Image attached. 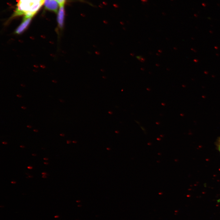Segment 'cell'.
Returning <instances> with one entry per match:
<instances>
[{"instance_id":"7c38bea8","label":"cell","mask_w":220,"mask_h":220,"mask_svg":"<svg viewBox=\"0 0 220 220\" xmlns=\"http://www.w3.org/2000/svg\"><path fill=\"white\" fill-rule=\"evenodd\" d=\"M43 159L45 160H48V159L46 158H43Z\"/></svg>"},{"instance_id":"d6986e66","label":"cell","mask_w":220,"mask_h":220,"mask_svg":"<svg viewBox=\"0 0 220 220\" xmlns=\"http://www.w3.org/2000/svg\"><path fill=\"white\" fill-rule=\"evenodd\" d=\"M32 155L33 156H35L36 155L35 154H32Z\"/></svg>"},{"instance_id":"e0dca14e","label":"cell","mask_w":220,"mask_h":220,"mask_svg":"<svg viewBox=\"0 0 220 220\" xmlns=\"http://www.w3.org/2000/svg\"><path fill=\"white\" fill-rule=\"evenodd\" d=\"M27 127H28V128H31V126H27Z\"/></svg>"},{"instance_id":"5b68a950","label":"cell","mask_w":220,"mask_h":220,"mask_svg":"<svg viewBox=\"0 0 220 220\" xmlns=\"http://www.w3.org/2000/svg\"><path fill=\"white\" fill-rule=\"evenodd\" d=\"M215 145L218 150L220 153V137L218 138L215 142Z\"/></svg>"},{"instance_id":"9c48e42d","label":"cell","mask_w":220,"mask_h":220,"mask_svg":"<svg viewBox=\"0 0 220 220\" xmlns=\"http://www.w3.org/2000/svg\"><path fill=\"white\" fill-rule=\"evenodd\" d=\"M11 183L12 184H15L16 183V182H15L13 181L11 182Z\"/></svg>"},{"instance_id":"603a6c76","label":"cell","mask_w":220,"mask_h":220,"mask_svg":"<svg viewBox=\"0 0 220 220\" xmlns=\"http://www.w3.org/2000/svg\"><path fill=\"white\" fill-rule=\"evenodd\" d=\"M28 177H32V176H30H30H29Z\"/></svg>"},{"instance_id":"2e32d148","label":"cell","mask_w":220,"mask_h":220,"mask_svg":"<svg viewBox=\"0 0 220 220\" xmlns=\"http://www.w3.org/2000/svg\"><path fill=\"white\" fill-rule=\"evenodd\" d=\"M21 108H23V109H25V108H25V107H23V106Z\"/></svg>"},{"instance_id":"277c9868","label":"cell","mask_w":220,"mask_h":220,"mask_svg":"<svg viewBox=\"0 0 220 220\" xmlns=\"http://www.w3.org/2000/svg\"><path fill=\"white\" fill-rule=\"evenodd\" d=\"M57 17V21L59 28L62 29L63 27L64 19V5L60 6Z\"/></svg>"},{"instance_id":"8fae6325","label":"cell","mask_w":220,"mask_h":220,"mask_svg":"<svg viewBox=\"0 0 220 220\" xmlns=\"http://www.w3.org/2000/svg\"><path fill=\"white\" fill-rule=\"evenodd\" d=\"M42 174H43V175H45V174H46V173L44 172H42Z\"/></svg>"},{"instance_id":"5bb4252c","label":"cell","mask_w":220,"mask_h":220,"mask_svg":"<svg viewBox=\"0 0 220 220\" xmlns=\"http://www.w3.org/2000/svg\"><path fill=\"white\" fill-rule=\"evenodd\" d=\"M17 97H21V96L20 95H17Z\"/></svg>"},{"instance_id":"ba28073f","label":"cell","mask_w":220,"mask_h":220,"mask_svg":"<svg viewBox=\"0 0 220 220\" xmlns=\"http://www.w3.org/2000/svg\"><path fill=\"white\" fill-rule=\"evenodd\" d=\"M42 177L43 178H46V176H45V175H43L42 176Z\"/></svg>"},{"instance_id":"3957f363","label":"cell","mask_w":220,"mask_h":220,"mask_svg":"<svg viewBox=\"0 0 220 220\" xmlns=\"http://www.w3.org/2000/svg\"><path fill=\"white\" fill-rule=\"evenodd\" d=\"M31 18L24 16L21 24L16 30L15 33L17 34H20L23 32L28 26Z\"/></svg>"},{"instance_id":"7a4b0ae2","label":"cell","mask_w":220,"mask_h":220,"mask_svg":"<svg viewBox=\"0 0 220 220\" xmlns=\"http://www.w3.org/2000/svg\"><path fill=\"white\" fill-rule=\"evenodd\" d=\"M44 5L46 9L57 13L58 4L56 0H44Z\"/></svg>"},{"instance_id":"30bf717a","label":"cell","mask_w":220,"mask_h":220,"mask_svg":"<svg viewBox=\"0 0 220 220\" xmlns=\"http://www.w3.org/2000/svg\"><path fill=\"white\" fill-rule=\"evenodd\" d=\"M2 143L3 144H7V143L6 142H2Z\"/></svg>"},{"instance_id":"44dd1931","label":"cell","mask_w":220,"mask_h":220,"mask_svg":"<svg viewBox=\"0 0 220 220\" xmlns=\"http://www.w3.org/2000/svg\"><path fill=\"white\" fill-rule=\"evenodd\" d=\"M218 202H220V199L218 200Z\"/></svg>"},{"instance_id":"6da1fadb","label":"cell","mask_w":220,"mask_h":220,"mask_svg":"<svg viewBox=\"0 0 220 220\" xmlns=\"http://www.w3.org/2000/svg\"><path fill=\"white\" fill-rule=\"evenodd\" d=\"M44 0H20L14 13L15 16L25 15L32 17L44 3Z\"/></svg>"},{"instance_id":"4fadbf2b","label":"cell","mask_w":220,"mask_h":220,"mask_svg":"<svg viewBox=\"0 0 220 220\" xmlns=\"http://www.w3.org/2000/svg\"><path fill=\"white\" fill-rule=\"evenodd\" d=\"M20 147H21V148H24V146H23V145H20Z\"/></svg>"},{"instance_id":"9a60e30c","label":"cell","mask_w":220,"mask_h":220,"mask_svg":"<svg viewBox=\"0 0 220 220\" xmlns=\"http://www.w3.org/2000/svg\"><path fill=\"white\" fill-rule=\"evenodd\" d=\"M44 164H48V163L47 162H44Z\"/></svg>"},{"instance_id":"7402d4cb","label":"cell","mask_w":220,"mask_h":220,"mask_svg":"<svg viewBox=\"0 0 220 220\" xmlns=\"http://www.w3.org/2000/svg\"><path fill=\"white\" fill-rule=\"evenodd\" d=\"M58 217V216H54V217H55V218H57V217Z\"/></svg>"},{"instance_id":"52a82bcc","label":"cell","mask_w":220,"mask_h":220,"mask_svg":"<svg viewBox=\"0 0 220 220\" xmlns=\"http://www.w3.org/2000/svg\"><path fill=\"white\" fill-rule=\"evenodd\" d=\"M27 168L28 169H32V167H31V166H29Z\"/></svg>"},{"instance_id":"ffe728a7","label":"cell","mask_w":220,"mask_h":220,"mask_svg":"<svg viewBox=\"0 0 220 220\" xmlns=\"http://www.w3.org/2000/svg\"><path fill=\"white\" fill-rule=\"evenodd\" d=\"M60 135H61V136H63L64 135L63 134H60Z\"/></svg>"},{"instance_id":"8992f818","label":"cell","mask_w":220,"mask_h":220,"mask_svg":"<svg viewBox=\"0 0 220 220\" xmlns=\"http://www.w3.org/2000/svg\"><path fill=\"white\" fill-rule=\"evenodd\" d=\"M60 6L64 5L65 0H56Z\"/></svg>"},{"instance_id":"ac0fdd59","label":"cell","mask_w":220,"mask_h":220,"mask_svg":"<svg viewBox=\"0 0 220 220\" xmlns=\"http://www.w3.org/2000/svg\"><path fill=\"white\" fill-rule=\"evenodd\" d=\"M34 131H35V132H37V131H38V130H34Z\"/></svg>"}]
</instances>
